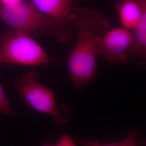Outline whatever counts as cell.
<instances>
[{"mask_svg": "<svg viewBox=\"0 0 146 146\" xmlns=\"http://www.w3.org/2000/svg\"><path fill=\"white\" fill-rule=\"evenodd\" d=\"M78 37L67 64L74 88L82 90L95 76L98 38L109 30L108 19L90 8L81 9L72 22Z\"/></svg>", "mask_w": 146, "mask_h": 146, "instance_id": "1", "label": "cell"}, {"mask_svg": "<svg viewBox=\"0 0 146 146\" xmlns=\"http://www.w3.org/2000/svg\"><path fill=\"white\" fill-rule=\"evenodd\" d=\"M0 20L10 29L31 36L50 35L63 43L70 42L73 35L71 22L47 15L25 0L8 5L0 4Z\"/></svg>", "mask_w": 146, "mask_h": 146, "instance_id": "2", "label": "cell"}, {"mask_svg": "<svg viewBox=\"0 0 146 146\" xmlns=\"http://www.w3.org/2000/svg\"><path fill=\"white\" fill-rule=\"evenodd\" d=\"M52 61L32 36L17 30L0 31V67L45 66Z\"/></svg>", "mask_w": 146, "mask_h": 146, "instance_id": "3", "label": "cell"}, {"mask_svg": "<svg viewBox=\"0 0 146 146\" xmlns=\"http://www.w3.org/2000/svg\"><path fill=\"white\" fill-rule=\"evenodd\" d=\"M14 87L25 104L33 110L52 116L58 125L67 122L68 108L57 104L54 92L40 84L34 72L26 73L17 79Z\"/></svg>", "mask_w": 146, "mask_h": 146, "instance_id": "4", "label": "cell"}, {"mask_svg": "<svg viewBox=\"0 0 146 146\" xmlns=\"http://www.w3.org/2000/svg\"><path fill=\"white\" fill-rule=\"evenodd\" d=\"M133 41V33L129 30L123 27L109 29L98 38L96 55L110 62L127 63Z\"/></svg>", "mask_w": 146, "mask_h": 146, "instance_id": "5", "label": "cell"}, {"mask_svg": "<svg viewBox=\"0 0 146 146\" xmlns=\"http://www.w3.org/2000/svg\"><path fill=\"white\" fill-rule=\"evenodd\" d=\"M42 13L72 23L81 10L78 0H31Z\"/></svg>", "mask_w": 146, "mask_h": 146, "instance_id": "6", "label": "cell"}, {"mask_svg": "<svg viewBox=\"0 0 146 146\" xmlns=\"http://www.w3.org/2000/svg\"><path fill=\"white\" fill-rule=\"evenodd\" d=\"M115 10L123 28L133 31L141 17L142 0H117Z\"/></svg>", "mask_w": 146, "mask_h": 146, "instance_id": "7", "label": "cell"}, {"mask_svg": "<svg viewBox=\"0 0 146 146\" xmlns=\"http://www.w3.org/2000/svg\"><path fill=\"white\" fill-rule=\"evenodd\" d=\"M134 41L131 52L136 56L146 59V0H142L141 17L133 31Z\"/></svg>", "mask_w": 146, "mask_h": 146, "instance_id": "8", "label": "cell"}, {"mask_svg": "<svg viewBox=\"0 0 146 146\" xmlns=\"http://www.w3.org/2000/svg\"><path fill=\"white\" fill-rule=\"evenodd\" d=\"M137 136L138 133L133 130L129 133L125 139L119 142L104 144L94 140L86 139H81L80 142L82 146H138V141H137Z\"/></svg>", "mask_w": 146, "mask_h": 146, "instance_id": "9", "label": "cell"}, {"mask_svg": "<svg viewBox=\"0 0 146 146\" xmlns=\"http://www.w3.org/2000/svg\"><path fill=\"white\" fill-rule=\"evenodd\" d=\"M0 114L11 117L15 116V111L11 106L8 98L1 84H0Z\"/></svg>", "mask_w": 146, "mask_h": 146, "instance_id": "10", "label": "cell"}, {"mask_svg": "<svg viewBox=\"0 0 146 146\" xmlns=\"http://www.w3.org/2000/svg\"><path fill=\"white\" fill-rule=\"evenodd\" d=\"M42 146H76V145L70 136L67 134H63L60 137L56 143H53L50 142H47Z\"/></svg>", "mask_w": 146, "mask_h": 146, "instance_id": "11", "label": "cell"}, {"mask_svg": "<svg viewBox=\"0 0 146 146\" xmlns=\"http://www.w3.org/2000/svg\"><path fill=\"white\" fill-rule=\"evenodd\" d=\"M20 1L21 0H0V4L4 5H8L15 3Z\"/></svg>", "mask_w": 146, "mask_h": 146, "instance_id": "12", "label": "cell"}, {"mask_svg": "<svg viewBox=\"0 0 146 146\" xmlns=\"http://www.w3.org/2000/svg\"><path fill=\"white\" fill-rule=\"evenodd\" d=\"M137 145L139 146H146V140L144 141H140L137 142Z\"/></svg>", "mask_w": 146, "mask_h": 146, "instance_id": "13", "label": "cell"}]
</instances>
